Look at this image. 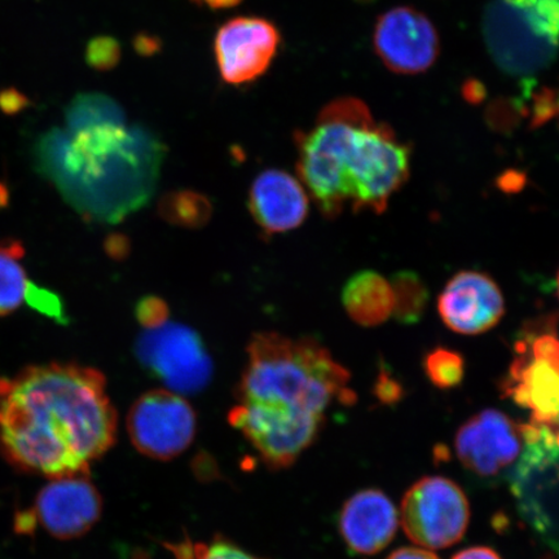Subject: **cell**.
I'll list each match as a JSON object with an SVG mask.
<instances>
[{
  "label": "cell",
  "mask_w": 559,
  "mask_h": 559,
  "mask_svg": "<svg viewBox=\"0 0 559 559\" xmlns=\"http://www.w3.org/2000/svg\"><path fill=\"white\" fill-rule=\"evenodd\" d=\"M117 428L99 370L50 362L0 379V452L20 472L88 474L115 445Z\"/></svg>",
  "instance_id": "1"
},
{
  "label": "cell",
  "mask_w": 559,
  "mask_h": 559,
  "mask_svg": "<svg viewBox=\"0 0 559 559\" xmlns=\"http://www.w3.org/2000/svg\"><path fill=\"white\" fill-rule=\"evenodd\" d=\"M299 180L326 218L346 205L381 214L409 177V150L354 97L328 104L296 134Z\"/></svg>",
  "instance_id": "2"
},
{
  "label": "cell",
  "mask_w": 559,
  "mask_h": 559,
  "mask_svg": "<svg viewBox=\"0 0 559 559\" xmlns=\"http://www.w3.org/2000/svg\"><path fill=\"white\" fill-rule=\"evenodd\" d=\"M163 158L157 140L126 124L55 131L41 139V171L95 221L117 222L150 198Z\"/></svg>",
  "instance_id": "3"
},
{
  "label": "cell",
  "mask_w": 559,
  "mask_h": 559,
  "mask_svg": "<svg viewBox=\"0 0 559 559\" xmlns=\"http://www.w3.org/2000/svg\"><path fill=\"white\" fill-rule=\"evenodd\" d=\"M347 370L319 342L277 333L251 338L237 402L324 418L334 402L352 403Z\"/></svg>",
  "instance_id": "4"
},
{
  "label": "cell",
  "mask_w": 559,
  "mask_h": 559,
  "mask_svg": "<svg viewBox=\"0 0 559 559\" xmlns=\"http://www.w3.org/2000/svg\"><path fill=\"white\" fill-rule=\"evenodd\" d=\"M481 31L496 66L509 75L531 79L557 59L559 39L515 0H491L481 20Z\"/></svg>",
  "instance_id": "5"
},
{
  "label": "cell",
  "mask_w": 559,
  "mask_h": 559,
  "mask_svg": "<svg viewBox=\"0 0 559 559\" xmlns=\"http://www.w3.org/2000/svg\"><path fill=\"white\" fill-rule=\"evenodd\" d=\"M103 499L88 474L55 478L40 489L34 506L15 516V531L33 535L41 528L59 540L86 535L100 520Z\"/></svg>",
  "instance_id": "6"
},
{
  "label": "cell",
  "mask_w": 559,
  "mask_h": 559,
  "mask_svg": "<svg viewBox=\"0 0 559 559\" xmlns=\"http://www.w3.org/2000/svg\"><path fill=\"white\" fill-rule=\"evenodd\" d=\"M140 362L177 394H195L207 386L213 361L199 333L190 326L167 323L139 335Z\"/></svg>",
  "instance_id": "7"
},
{
  "label": "cell",
  "mask_w": 559,
  "mask_h": 559,
  "mask_svg": "<svg viewBox=\"0 0 559 559\" xmlns=\"http://www.w3.org/2000/svg\"><path fill=\"white\" fill-rule=\"evenodd\" d=\"M469 519V502L463 489L442 477L418 480L402 502L405 534L424 548L442 549L459 543Z\"/></svg>",
  "instance_id": "8"
},
{
  "label": "cell",
  "mask_w": 559,
  "mask_h": 559,
  "mask_svg": "<svg viewBox=\"0 0 559 559\" xmlns=\"http://www.w3.org/2000/svg\"><path fill=\"white\" fill-rule=\"evenodd\" d=\"M228 421L272 469L296 463L318 438L324 418L292 414L267 405L237 402Z\"/></svg>",
  "instance_id": "9"
},
{
  "label": "cell",
  "mask_w": 559,
  "mask_h": 559,
  "mask_svg": "<svg viewBox=\"0 0 559 559\" xmlns=\"http://www.w3.org/2000/svg\"><path fill=\"white\" fill-rule=\"evenodd\" d=\"M198 417L183 396L170 390H152L140 396L128 416L132 445L146 457L169 461L190 449Z\"/></svg>",
  "instance_id": "10"
},
{
  "label": "cell",
  "mask_w": 559,
  "mask_h": 559,
  "mask_svg": "<svg viewBox=\"0 0 559 559\" xmlns=\"http://www.w3.org/2000/svg\"><path fill=\"white\" fill-rule=\"evenodd\" d=\"M506 393L530 411L531 423L559 439V340L544 333L533 344H519Z\"/></svg>",
  "instance_id": "11"
},
{
  "label": "cell",
  "mask_w": 559,
  "mask_h": 559,
  "mask_svg": "<svg viewBox=\"0 0 559 559\" xmlns=\"http://www.w3.org/2000/svg\"><path fill=\"white\" fill-rule=\"evenodd\" d=\"M282 34L270 20L240 16L219 27L214 55L222 80L242 86L261 79L276 58Z\"/></svg>",
  "instance_id": "12"
},
{
  "label": "cell",
  "mask_w": 559,
  "mask_h": 559,
  "mask_svg": "<svg viewBox=\"0 0 559 559\" xmlns=\"http://www.w3.org/2000/svg\"><path fill=\"white\" fill-rule=\"evenodd\" d=\"M373 46L383 64L397 74L426 72L440 51L436 26L411 7H397L377 20Z\"/></svg>",
  "instance_id": "13"
},
{
  "label": "cell",
  "mask_w": 559,
  "mask_h": 559,
  "mask_svg": "<svg viewBox=\"0 0 559 559\" xmlns=\"http://www.w3.org/2000/svg\"><path fill=\"white\" fill-rule=\"evenodd\" d=\"M438 310L449 330L477 335L499 324L506 313V299L491 277L463 271L445 285Z\"/></svg>",
  "instance_id": "14"
},
{
  "label": "cell",
  "mask_w": 559,
  "mask_h": 559,
  "mask_svg": "<svg viewBox=\"0 0 559 559\" xmlns=\"http://www.w3.org/2000/svg\"><path fill=\"white\" fill-rule=\"evenodd\" d=\"M521 426L502 412H480L461 428L456 452L461 463L480 477H492L519 457L522 445Z\"/></svg>",
  "instance_id": "15"
},
{
  "label": "cell",
  "mask_w": 559,
  "mask_h": 559,
  "mask_svg": "<svg viewBox=\"0 0 559 559\" xmlns=\"http://www.w3.org/2000/svg\"><path fill=\"white\" fill-rule=\"evenodd\" d=\"M249 210L257 225L267 235L298 228L309 214V194L302 181L289 173L264 170L249 192Z\"/></svg>",
  "instance_id": "16"
},
{
  "label": "cell",
  "mask_w": 559,
  "mask_h": 559,
  "mask_svg": "<svg viewBox=\"0 0 559 559\" xmlns=\"http://www.w3.org/2000/svg\"><path fill=\"white\" fill-rule=\"evenodd\" d=\"M396 508L379 489L355 493L342 508L340 531L347 547L358 555H376L386 548L396 534Z\"/></svg>",
  "instance_id": "17"
},
{
  "label": "cell",
  "mask_w": 559,
  "mask_h": 559,
  "mask_svg": "<svg viewBox=\"0 0 559 559\" xmlns=\"http://www.w3.org/2000/svg\"><path fill=\"white\" fill-rule=\"evenodd\" d=\"M342 305L356 324L377 326L394 313V290L389 280L374 271L354 275L342 290Z\"/></svg>",
  "instance_id": "18"
},
{
  "label": "cell",
  "mask_w": 559,
  "mask_h": 559,
  "mask_svg": "<svg viewBox=\"0 0 559 559\" xmlns=\"http://www.w3.org/2000/svg\"><path fill=\"white\" fill-rule=\"evenodd\" d=\"M25 249L15 239L0 241V318L20 309L29 292L23 265Z\"/></svg>",
  "instance_id": "19"
},
{
  "label": "cell",
  "mask_w": 559,
  "mask_h": 559,
  "mask_svg": "<svg viewBox=\"0 0 559 559\" xmlns=\"http://www.w3.org/2000/svg\"><path fill=\"white\" fill-rule=\"evenodd\" d=\"M69 132L95 126L124 124L123 111L108 96L81 95L70 105L67 114Z\"/></svg>",
  "instance_id": "20"
},
{
  "label": "cell",
  "mask_w": 559,
  "mask_h": 559,
  "mask_svg": "<svg viewBox=\"0 0 559 559\" xmlns=\"http://www.w3.org/2000/svg\"><path fill=\"white\" fill-rule=\"evenodd\" d=\"M390 283L395 300L393 317L403 324H415L421 320L429 300L423 280L415 272L402 271Z\"/></svg>",
  "instance_id": "21"
},
{
  "label": "cell",
  "mask_w": 559,
  "mask_h": 559,
  "mask_svg": "<svg viewBox=\"0 0 559 559\" xmlns=\"http://www.w3.org/2000/svg\"><path fill=\"white\" fill-rule=\"evenodd\" d=\"M212 206L204 195L194 192H175L160 201L159 213L166 221L183 227H200L209 219Z\"/></svg>",
  "instance_id": "22"
},
{
  "label": "cell",
  "mask_w": 559,
  "mask_h": 559,
  "mask_svg": "<svg viewBox=\"0 0 559 559\" xmlns=\"http://www.w3.org/2000/svg\"><path fill=\"white\" fill-rule=\"evenodd\" d=\"M425 372L439 389L456 388L464 380L465 361L459 353L439 347L426 356Z\"/></svg>",
  "instance_id": "23"
},
{
  "label": "cell",
  "mask_w": 559,
  "mask_h": 559,
  "mask_svg": "<svg viewBox=\"0 0 559 559\" xmlns=\"http://www.w3.org/2000/svg\"><path fill=\"white\" fill-rule=\"evenodd\" d=\"M174 551L178 559H262L222 537L207 543H181L175 545Z\"/></svg>",
  "instance_id": "24"
},
{
  "label": "cell",
  "mask_w": 559,
  "mask_h": 559,
  "mask_svg": "<svg viewBox=\"0 0 559 559\" xmlns=\"http://www.w3.org/2000/svg\"><path fill=\"white\" fill-rule=\"evenodd\" d=\"M86 58L95 69L109 70L120 61L121 48L114 38H96L88 45Z\"/></svg>",
  "instance_id": "25"
},
{
  "label": "cell",
  "mask_w": 559,
  "mask_h": 559,
  "mask_svg": "<svg viewBox=\"0 0 559 559\" xmlns=\"http://www.w3.org/2000/svg\"><path fill=\"white\" fill-rule=\"evenodd\" d=\"M527 9L554 37L559 39V0H515Z\"/></svg>",
  "instance_id": "26"
},
{
  "label": "cell",
  "mask_w": 559,
  "mask_h": 559,
  "mask_svg": "<svg viewBox=\"0 0 559 559\" xmlns=\"http://www.w3.org/2000/svg\"><path fill=\"white\" fill-rule=\"evenodd\" d=\"M136 319L145 330L160 326L169 319V307L164 299L158 297H145L136 305Z\"/></svg>",
  "instance_id": "27"
},
{
  "label": "cell",
  "mask_w": 559,
  "mask_h": 559,
  "mask_svg": "<svg viewBox=\"0 0 559 559\" xmlns=\"http://www.w3.org/2000/svg\"><path fill=\"white\" fill-rule=\"evenodd\" d=\"M388 559H439L431 551L417 548H402L394 551Z\"/></svg>",
  "instance_id": "28"
},
{
  "label": "cell",
  "mask_w": 559,
  "mask_h": 559,
  "mask_svg": "<svg viewBox=\"0 0 559 559\" xmlns=\"http://www.w3.org/2000/svg\"><path fill=\"white\" fill-rule=\"evenodd\" d=\"M453 559H501L496 551L489 548H471L460 551Z\"/></svg>",
  "instance_id": "29"
},
{
  "label": "cell",
  "mask_w": 559,
  "mask_h": 559,
  "mask_svg": "<svg viewBox=\"0 0 559 559\" xmlns=\"http://www.w3.org/2000/svg\"><path fill=\"white\" fill-rule=\"evenodd\" d=\"M191 2L212 11H222L235 9L242 0H191Z\"/></svg>",
  "instance_id": "30"
},
{
  "label": "cell",
  "mask_w": 559,
  "mask_h": 559,
  "mask_svg": "<svg viewBox=\"0 0 559 559\" xmlns=\"http://www.w3.org/2000/svg\"><path fill=\"white\" fill-rule=\"evenodd\" d=\"M136 47L139 52L150 53L156 51V40L148 37L139 38L136 40Z\"/></svg>",
  "instance_id": "31"
},
{
  "label": "cell",
  "mask_w": 559,
  "mask_h": 559,
  "mask_svg": "<svg viewBox=\"0 0 559 559\" xmlns=\"http://www.w3.org/2000/svg\"><path fill=\"white\" fill-rule=\"evenodd\" d=\"M557 290H558V296H559V274H558V277H557Z\"/></svg>",
  "instance_id": "32"
},
{
  "label": "cell",
  "mask_w": 559,
  "mask_h": 559,
  "mask_svg": "<svg viewBox=\"0 0 559 559\" xmlns=\"http://www.w3.org/2000/svg\"><path fill=\"white\" fill-rule=\"evenodd\" d=\"M0 559H3L2 557H0Z\"/></svg>",
  "instance_id": "33"
}]
</instances>
